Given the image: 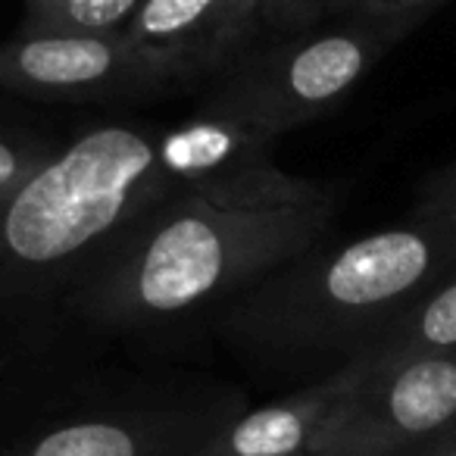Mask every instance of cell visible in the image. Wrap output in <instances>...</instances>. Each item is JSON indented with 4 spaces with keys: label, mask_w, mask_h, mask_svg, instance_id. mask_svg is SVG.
Instances as JSON below:
<instances>
[{
    "label": "cell",
    "mask_w": 456,
    "mask_h": 456,
    "mask_svg": "<svg viewBox=\"0 0 456 456\" xmlns=\"http://www.w3.org/2000/svg\"><path fill=\"white\" fill-rule=\"evenodd\" d=\"M350 381L354 369L344 362L300 391L235 412L194 456H313L322 422Z\"/></svg>",
    "instance_id": "10"
},
{
    "label": "cell",
    "mask_w": 456,
    "mask_h": 456,
    "mask_svg": "<svg viewBox=\"0 0 456 456\" xmlns=\"http://www.w3.org/2000/svg\"><path fill=\"white\" fill-rule=\"evenodd\" d=\"M53 153L28 141L0 134V203H7Z\"/></svg>",
    "instance_id": "14"
},
{
    "label": "cell",
    "mask_w": 456,
    "mask_h": 456,
    "mask_svg": "<svg viewBox=\"0 0 456 456\" xmlns=\"http://www.w3.org/2000/svg\"><path fill=\"white\" fill-rule=\"evenodd\" d=\"M260 0H144L126 38L178 82L219 76L250 47Z\"/></svg>",
    "instance_id": "9"
},
{
    "label": "cell",
    "mask_w": 456,
    "mask_h": 456,
    "mask_svg": "<svg viewBox=\"0 0 456 456\" xmlns=\"http://www.w3.org/2000/svg\"><path fill=\"white\" fill-rule=\"evenodd\" d=\"M159 132L88 128L0 203V306L69 291L116 232L169 194Z\"/></svg>",
    "instance_id": "3"
},
{
    "label": "cell",
    "mask_w": 456,
    "mask_h": 456,
    "mask_svg": "<svg viewBox=\"0 0 456 456\" xmlns=\"http://www.w3.org/2000/svg\"><path fill=\"white\" fill-rule=\"evenodd\" d=\"M444 4H450V0H444Z\"/></svg>",
    "instance_id": "18"
},
{
    "label": "cell",
    "mask_w": 456,
    "mask_h": 456,
    "mask_svg": "<svg viewBox=\"0 0 456 456\" xmlns=\"http://www.w3.org/2000/svg\"><path fill=\"white\" fill-rule=\"evenodd\" d=\"M182 85L126 35H16L0 41V88L35 101L151 97Z\"/></svg>",
    "instance_id": "7"
},
{
    "label": "cell",
    "mask_w": 456,
    "mask_h": 456,
    "mask_svg": "<svg viewBox=\"0 0 456 456\" xmlns=\"http://www.w3.org/2000/svg\"><path fill=\"white\" fill-rule=\"evenodd\" d=\"M444 0H347L350 10H366V13H431Z\"/></svg>",
    "instance_id": "16"
},
{
    "label": "cell",
    "mask_w": 456,
    "mask_h": 456,
    "mask_svg": "<svg viewBox=\"0 0 456 456\" xmlns=\"http://www.w3.org/2000/svg\"><path fill=\"white\" fill-rule=\"evenodd\" d=\"M416 209L456 222V163L431 172L428 182H425L422 191H419Z\"/></svg>",
    "instance_id": "15"
},
{
    "label": "cell",
    "mask_w": 456,
    "mask_h": 456,
    "mask_svg": "<svg viewBox=\"0 0 456 456\" xmlns=\"http://www.w3.org/2000/svg\"><path fill=\"white\" fill-rule=\"evenodd\" d=\"M238 403L216 400L207 406L166 410H94L26 431L0 456H194Z\"/></svg>",
    "instance_id": "8"
},
{
    "label": "cell",
    "mask_w": 456,
    "mask_h": 456,
    "mask_svg": "<svg viewBox=\"0 0 456 456\" xmlns=\"http://www.w3.org/2000/svg\"><path fill=\"white\" fill-rule=\"evenodd\" d=\"M397 456H456V425L441 431V435L425 437L422 444H416V447L403 450V453H397Z\"/></svg>",
    "instance_id": "17"
},
{
    "label": "cell",
    "mask_w": 456,
    "mask_h": 456,
    "mask_svg": "<svg viewBox=\"0 0 456 456\" xmlns=\"http://www.w3.org/2000/svg\"><path fill=\"white\" fill-rule=\"evenodd\" d=\"M322 422L313 456H397L456 425V354L366 366Z\"/></svg>",
    "instance_id": "6"
},
{
    "label": "cell",
    "mask_w": 456,
    "mask_h": 456,
    "mask_svg": "<svg viewBox=\"0 0 456 456\" xmlns=\"http://www.w3.org/2000/svg\"><path fill=\"white\" fill-rule=\"evenodd\" d=\"M338 200L232 213L166 194L134 216L69 288V306L103 329H153L228 304L322 241Z\"/></svg>",
    "instance_id": "2"
},
{
    "label": "cell",
    "mask_w": 456,
    "mask_h": 456,
    "mask_svg": "<svg viewBox=\"0 0 456 456\" xmlns=\"http://www.w3.org/2000/svg\"><path fill=\"white\" fill-rule=\"evenodd\" d=\"M435 354H456V273L431 288L406 313H400L354 360L366 366H387Z\"/></svg>",
    "instance_id": "11"
},
{
    "label": "cell",
    "mask_w": 456,
    "mask_h": 456,
    "mask_svg": "<svg viewBox=\"0 0 456 456\" xmlns=\"http://www.w3.org/2000/svg\"><path fill=\"white\" fill-rule=\"evenodd\" d=\"M425 16L350 10L304 32L273 35L213 78L197 113L275 141L338 107Z\"/></svg>",
    "instance_id": "4"
},
{
    "label": "cell",
    "mask_w": 456,
    "mask_h": 456,
    "mask_svg": "<svg viewBox=\"0 0 456 456\" xmlns=\"http://www.w3.org/2000/svg\"><path fill=\"white\" fill-rule=\"evenodd\" d=\"M456 273V222L406 219L338 248L313 244L225 304L219 329L263 366L360 356L400 313Z\"/></svg>",
    "instance_id": "1"
},
{
    "label": "cell",
    "mask_w": 456,
    "mask_h": 456,
    "mask_svg": "<svg viewBox=\"0 0 456 456\" xmlns=\"http://www.w3.org/2000/svg\"><path fill=\"white\" fill-rule=\"evenodd\" d=\"M347 13V0H260V28L294 35Z\"/></svg>",
    "instance_id": "13"
},
{
    "label": "cell",
    "mask_w": 456,
    "mask_h": 456,
    "mask_svg": "<svg viewBox=\"0 0 456 456\" xmlns=\"http://www.w3.org/2000/svg\"><path fill=\"white\" fill-rule=\"evenodd\" d=\"M144 0H26L20 35H122Z\"/></svg>",
    "instance_id": "12"
},
{
    "label": "cell",
    "mask_w": 456,
    "mask_h": 456,
    "mask_svg": "<svg viewBox=\"0 0 456 456\" xmlns=\"http://www.w3.org/2000/svg\"><path fill=\"white\" fill-rule=\"evenodd\" d=\"M157 166L169 194L197 197L232 213H273L338 200L325 184L281 169L273 157V141L207 113L159 132Z\"/></svg>",
    "instance_id": "5"
}]
</instances>
